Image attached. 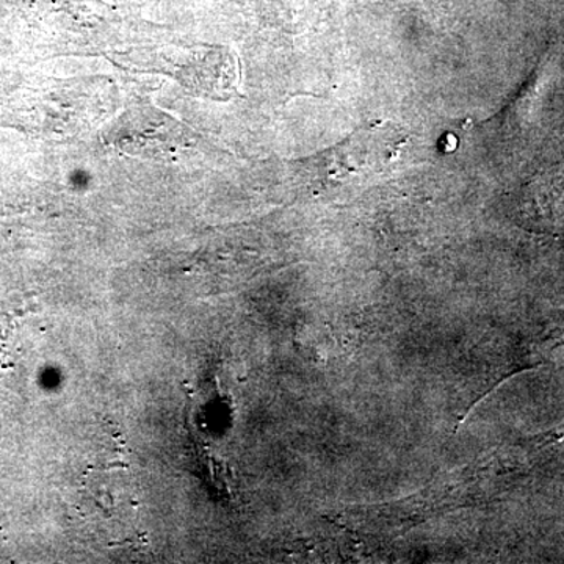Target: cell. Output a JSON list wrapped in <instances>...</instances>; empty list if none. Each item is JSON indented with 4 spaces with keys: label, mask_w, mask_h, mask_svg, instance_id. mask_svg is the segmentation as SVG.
Instances as JSON below:
<instances>
[{
    "label": "cell",
    "mask_w": 564,
    "mask_h": 564,
    "mask_svg": "<svg viewBox=\"0 0 564 564\" xmlns=\"http://www.w3.org/2000/svg\"><path fill=\"white\" fill-rule=\"evenodd\" d=\"M104 140L129 155L165 159L191 150L198 143V135L163 111L135 102L111 122Z\"/></svg>",
    "instance_id": "6da1fadb"
}]
</instances>
